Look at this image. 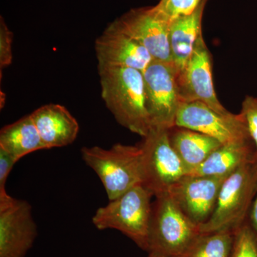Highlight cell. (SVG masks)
I'll return each mask as SVG.
<instances>
[{
    "instance_id": "cell-1",
    "label": "cell",
    "mask_w": 257,
    "mask_h": 257,
    "mask_svg": "<svg viewBox=\"0 0 257 257\" xmlns=\"http://www.w3.org/2000/svg\"><path fill=\"white\" fill-rule=\"evenodd\" d=\"M101 98L119 124L145 138L152 128L143 72L130 67L98 65Z\"/></svg>"
},
{
    "instance_id": "cell-2",
    "label": "cell",
    "mask_w": 257,
    "mask_h": 257,
    "mask_svg": "<svg viewBox=\"0 0 257 257\" xmlns=\"http://www.w3.org/2000/svg\"><path fill=\"white\" fill-rule=\"evenodd\" d=\"M82 160L100 179L109 201L143 184V152L140 146L116 144L109 150L82 147Z\"/></svg>"
},
{
    "instance_id": "cell-3",
    "label": "cell",
    "mask_w": 257,
    "mask_h": 257,
    "mask_svg": "<svg viewBox=\"0 0 257 257\" xmlns=\"http://www.w3.org/2000/svg\"><path fill=\"white\" fill-rule=\"evenodd\" d=\"M257 187V159L236 169L221 186L215 209L199 226L202 234L236 231L248 219Z\"/></svg>"
},
{
    "instance_id": "cell-4",
    "label": "cell",
    "mask_w": 257,
    "mask_h": 257,
    "mask_svg": "<svg viewBox=\"0 0 257 257\" xmlns=\"http://www.w3.org/2000/svg\"><path fill=\"white\" fill-rule=\"evenodd\" d=\"M153 194L139 184L122 195L99 208L92 222L99 230L116 229L133 240L139 247L148 251Z\"/></svg>"
},
{
    "instance_id": "cell-5",
    "label": "cell",
    "mask_w": 257,
    "mask_h": 257,
    "mask_svg": "<svg viewBox=\"0 0 257 257\" xmlns=\"http://www.w3.org/2000/svg\"><path fill=\"white\" fill-rule=\"evenodd\" d=\"M168 192L155 197L149 231V253L175 257L185 251L200 235Z\"/></svg>"
},
{
    "instance_id": "cell-6",
    "label": "cell",
    "mask_w": 257,
    "mask_h": 257,
    "mask_svg": "<svg viewBox=\"0 0 257 257\" xmlns=\"http://www.w3.org/2000/svg\"><path fill=\"white\" fill-rule=\"evenodd\" d=\"M140 146L143 152V185L154 197L168 192L175 182L188 175L171 145L168 130L152 128Z\"/></svg>"
},
{
    "instance_id": "cell-7",
    "label": "cell",
    "mask_w": 257,
    "mask_h": 257,
    "mask_svg": "<svg viewBox=\"0 0 257 257\" xmlns=\"http://www.w3.org/2000/svg\"><path fill=\"white\" fill-rule=\"evenodd\" d=\"M143 76L152 128L169 130L175 127L181 101L173 64L153 60L144 71Z\"/></svg>"
},
{
    "instance_id": "cell-8",
    "label": "cell",
    "mask_w": 257,
    "mask_h": 257,
    "mask_svg": "<svg viewBox=\"0 0 257 257\" xmlns=\"http://www.w3.org/2000/svg\"><path fill=\"white\" fill-rule=\"evenodd\" d=\"M175 124L204 134L222 145L251 140L241 112H219L200 101L181 103Z\"/></svg>"
},
{
    "instance_id": "cell-9",
    "label": "cell",
    "mask_w": 257,
    "mask_h": 257,
    "mask_svg": "<svg viewBox=\"0 0 257 257\" xmlns=\"http://www.w3.org/2000/svg\"><path fill=\"white\" fill-rule=\"evenodd\" d=\"M170 22L153 6L130 10L111 24L143 45L153 60L172 63L169 40Z\"/></svg>"
},
{
    "instance_id": "cell-10",
    "label": "cell",
    "mask_w": 257,
    "mask_h": 257,
    "mask_svg": "<svg viewBox=\"0 0 257 257\" xmlns=\"http://www.w3.org/2000/svg\"><path fill=\"white\" fill-rule=\"evenodd\" d=\"M37 236L32 206L9 194L0 197V257H25Z\"/></svg>"
},
{
    "instance_id": "cell-11",
    "label": "cell",
    "mask_w": 257,
    "mask_h": 257,
    "mask_svg": "<svg viewBox=\"0 0 257 257\" xmlns=\"http://www.w3.org/2000/svg\"><path fill=\"white\" fill-rule=\"evenodd\" d=\"M177 75L181 103L200 101L216 111L227 112L216 94L211 56L202 34L197 39L188 62Z\"/></svg>"
},
{
    "instance_id": "cell-12",
    "label": "cell",
    "mask_w": 257,
    "mask_h": 257,
    "mask_svg": "<svg viewBox=\"0 0 257 257\" xmlns=\"http://www.w3.org/2000/svg\"><path fill=\"white\" fill-rule=\"evenodd\" d=\"M229 175H187L175 182L168 193L186 216L199 226L212 215L221 186Z\"/></svg>"
},
{
    "instance_id": "cell-13",
    "label": "cell",
    "mask_w": 257,
    "mask_h": 257,
    "mask_svg": "<svg viewBox=\"0 0 257 257\" xmlns=\"http://www.w3.org/2000/svg\"><path fill=\"white\" fill-rule=\"evenodd\" d=\"M98 65L130 67L144 72L153 58L143 45L111 24L94 42Z\"/></svg>"
},
{
    "instance_id": "cell-14",
    "label": "cell",
    "mask_w": 257,
    "mask_h": 257,
    "mask_svg": "<svg viewBox=\"0 0 257 257\" xmlns=\"http://www.w3.org/2000/svg\"><path fill=\"white\" fill-rule=\"evenodd\" d=\"M30 115L47 150L68 146L77 138L78 121L65 106L45 104Z\"/></svg>"
},
{
    "instance_id": "cell-15",
    "label": "cell",
    "mask_w": 257,
    "mask_h": 257,
    "mask_svg": "<svg viewBox=\"0 0 257 257\" xmlns=\"http://www.w3.org/2000/svg\"><path fill=\"white\" fill-rule=\"evenodd\" d=\"M208 0H202L191 14L177 17L171 20L169 40L172 64L177 74L187 64L197 39L202 34L203 15Z\"/></svg>"
},
{
    "instance_id": "cell-16",
    "label": "cell",
    "mask_w": 257,
    "mask_h": 257,
    "mask_svg": "<svg viewBox=\"0 0 257 257\" xmlns=\"http://www.w3.org/2000/svg\"><path fill=\"white\" fill-rule=\"evenodd\" d=\"M169 138L188 175L222 145L204 134L177 126L169 130Z\"/></svg>"
},
{
    "instance_id": "cell-17",
    "label": "cell",
    "mask_w": 257,
    "mask_h": 257,
    "mask_svg": "<svg viewBox=\"0 0 257 257\" xmlns=\"http://www.w3.org/2000/svg\"><path fill=\"white\" fill-rule=\"evenodd\" d=\"M257 159L252 140H243L221 145L207 160L189 175L224 176Z\"/></svg>"
},
{
    "instance_id": "cell-18",
    "label": "cell",
    "mask_w": 257,
    "mask_h": 257,
    "mask_svg": "<svg viewBox=\"0 0 257 257\" xmlns=\"http://www.w3.org/2000/svg\"><path fill=\"white\" fill-rule=\"evenodd\" d=\"M0 148L18 161L32 152L47 150L30 114L2 128Z\"/></svg>"
},
{
    "instance_id": "cell-19",
    "label": "cell",
    "mask_w": 257,
    "mask_h": 257,
    "mask_svg": "<svg viewBox=\"0 0 257 257\" xmlns=\"http://www.w3.org/2000/svg\"><path fill=\"white\" fill-rule=\"evenodd\" d=\"M234 240V231L201 233L185 251L175 257H229Z\"/></svg>"
},
{
    "instance_id": "cell-20",
    "label": "cell",
    "mask_w": 257,
    "mask_h": 257,
    "mask_svg": "<svg viewBox=\"0 0 257 257\" xmlns=\"http://www.w3.org/2000/svg\"><path fill=\"white\" fill-rule=\"evenodd\" d=\"M229 257H257V234L247 221L235 231Z\"/></svg>"
},
{
    "instance_id": "cell-21",
    "label": "cell",
    "mask_w": 257,
    "mask_h": 257,
    "mask_svg": "<svg viewBox=\"0 0 257 257\" xmlns=\"http://www.w3.org/2000/svg\"><path fill=\"white\" fill-rule=\"evenodd\" d=\"M202 0H160L155 6L161 13L172 20L177 17L191 14Z\"/></svg>"
},
{
    "instance_id": "cell-22",
    "label": "cell",
    "mask_w": 257,
    "mask_h": 257,
    "mask_svg": "<svg viewBox=\"0 0 257 257\" xmlns=\"http://www.w3.org/2000/svg\"><path fill=\"white\" fill-rule=\"evenodd\" d=\"M13 32L10 30L3 17L0 18V73L13 62Z\"/></svg>"
},
{
    "instance_id": "cell-23",
    "label": "cell",
    "mask_w": 257,
    "mask_h": 257,
    "mask_svg": "<svg viewBox=\"0 0 257 257\" xmlns=\"http://www.w3.org/2000/svg\"><path fill=\"white\" fill-rule=\"evenodd\" d=\"M241 113L244 117L248 134L257 151V97L246 96L242 102Z\"/></svg>"
},
{
    "instance_id": "cell-24",
    "label": "cell",
    "mask_w": 257,
    "mask_h": 257,
    "mask_svg": "<svg viewBox=\"0 0 257 257\" xmlns=\"http://www.w3.org/2000/svg\"><path fill=\"white\" fill-rule=\"evenodd\" d=\"M18 161L8 152L0 148V197L8 194L5 189L7 180Z\"/></svg>"
},
{
    "instance_id": "cell-25",
    "label": "cell",
    "mask_w": 257,
    "mask_h": 257,
    "mask_svg": "<svg viewBox=\"0 0 257 257\" xmlns=\"http://www.w3.org/2000/svg\"><path fill=\"white\" fill-rule=\"evenodd\" d=\"M247 221L257 234V187L256 194L248 214Z\"/></svg>"
},
{
    "instance_id": "cell-26",
    "label": "cell",
    "mask_w": 257,
    "mask_h": 257,
    "mask_svg": "<svg viewBox=\"0 0 257 257\" xmlns=\"http://www.w3.org/2000/svg\"><path fill=\"white\" fill-rule=\"evenodd\" d=\"M148 257H162L159 256V255L155 254V253H150Z\"/></svg>"
}]
</instances>
